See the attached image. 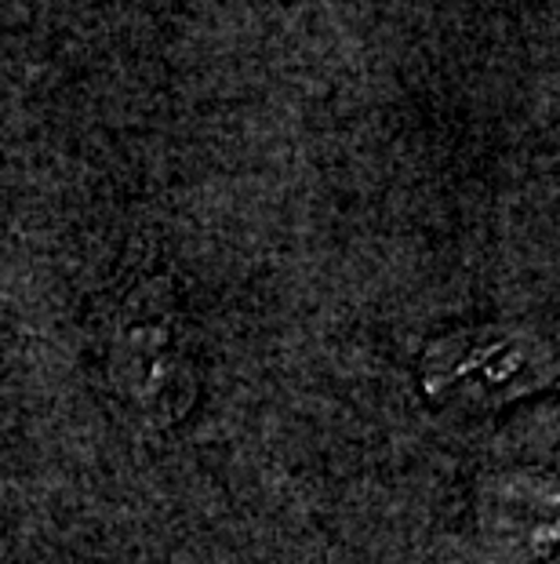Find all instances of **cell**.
I'll list each match as a JSON object with an SVG mask.
<instances>
[{"label": "cell", "mask_w": 560, "mask_h": 564, "mask_svg": "<svg viewBox=\"0 0 560 564\" xmlns=\"http://www.w3.org/2000/svg\"><path fill=\"white\" fill-rule=\"evenodd\" d=\"M553 379V354L517 328H466L426 350V393L448 404L498 408L542 390Z\"/></svg>", "instance_id": "1"}, {"label": "cell", "mask_w": 560, "mask_h": 564, "mask_svg": "<svg viewBox=\"0 0 560 564\" xmlns=\"http://www.w3.org/2000/svg\"><path fill=\"white\" fill-rule=\"evenodd\" d=\"M117 361L124 387L135 393L142 412L157 415V423H172L194 404V350L175 306L146 295L131 299L117 332Z\"/></svg>", "instance_id": "2"}]
</instances>
